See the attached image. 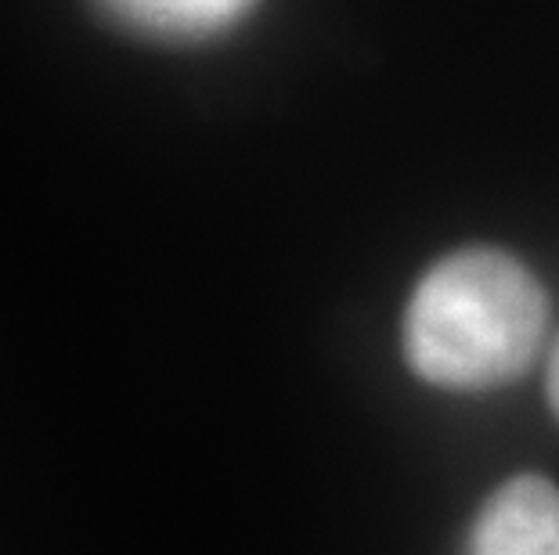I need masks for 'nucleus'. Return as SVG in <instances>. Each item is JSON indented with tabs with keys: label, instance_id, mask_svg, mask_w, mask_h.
<instances>
[{
	"label": "nucleus",
	"instance_id": "f257e3e1",
	"mask_svg": "<svg viewBox=\"0 0 559 555\" xmlns=\"http://www.w3.org/2000/svg\"><path fill=\"white\" fill-rule=\"evenodd\" d=\"M549 333L542 281L502 250H459L415 286L404 311V358L423 383L459 394L509 386Z\"/></svg>",
	"mask_w": 559,
	"mask_h": 555
},
{
	"label": "nucleus",
	"instance_id": "f03ea898",
	"mask_svg": "<svg viewBox=\"0 0 559 555\" xmlns=\"http://www.w3.org/2000/svg\"><path fill=\"white\" fill-rule=\"evenodd\" d=\"M466 555H559V487L523 472L487 494L469 527Z\"/></svg>",
	"mask_w": 559,
	"mask_h": 555
},
{
	"label": "nucleus",
	"instance_id": "7ed1b4c3",
	"mask_svg": "<svg viewBox=\"0 0 559 555\" xmlns=\"http://www.w3.org/2000/svg\"><path fill=\"white\" fill-rule=\"evenodd\" d=\"M105 11L156 40H210L253 11L257 0H102Z\"/></svg>",
	"mask_w": 559,
	"mask_h": 555
},
{
	"label": "nucleus",
	"instance_id": "20e7f679",
	"mask_svg": "<svg viewBox=\"0 0 559 555\" xmlns=\"http://www.w3.org/2000/svg\"><path fill=\"white\" fill-rule=\"evenodd\" d=\"M545 394H549V408H552V415L559 419V339H556L552 358H549V375H545Z\"/></svg>",
	"mask_w": 559,
	"mask_h": 555
}]
</instances>
